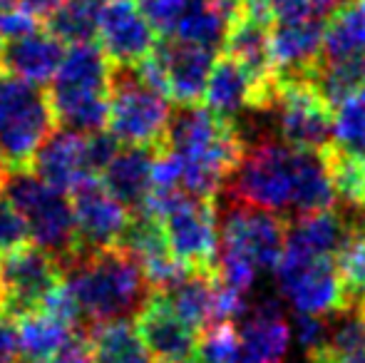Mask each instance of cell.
Wrapping results in <instances>:
<instances>
[{
  "label": "cell",
  "instance_id": "9a60e30c",
  "mask_svg": "<svg viewBox=\"0 0 365 363\" xmlns=\"http://www.w3.org/2000/svg\"><path fill=\"white\" fill-rule=\"evenodd\" d=\"M97 45L112 65H140L157 45V33L135 0H105L97 20Z\"/></svg>",
  "mask_w": 365,
  "mask_h": 363
},
{
  "label": "cell",
  "instance_id": "6da1fadb",
  "mask_svg": "<svg viewBox=\"0 0 365 363\" xmlns=\"http://www.w3.org/2000/svg\"><path fill=\"white\" fill-rule=\"evenodd\" d=\"M224 187L234 202L271 209L284 217L338 204L326 150L296 147L279 137H261L246 145Z\"/></svg>",
  "mask_w": 365,
  "mask_h": 363
},
{
  "label": "cell",
  "instance_id": "60d3db41",
  "mask_svg": "<svg viewBox=\"0 0 365 363\" xmlns=\"http://www.w3.org/2000/svg\"><path fill=\"white\" fill-rule=\"evenodd\" d=\"M18 5V0H0V13H5V10L15 8Z\"/></svg>",
  "mask_w": 365,
  "mask_h": 363
},
{
  "label": "cell",
  "instance_id": "277c9868",
  "mask_svg": "<svg viewBox=\"0 0 365 363\" xmlns=\"http://www.w3.org/2000/svg\"><path fill=\"white\" fill-rule=\"evenodd\" d=\"M110 75L112 63L95 40L70 45L50 80L53 85L48 95L55 120L65 130L80 135L105 130L110 112Z\"/></svg>",
  "mask_w": 365,
  "mask_h": 363
},
{
  "label": "cell",
  "instance_id": "4dcf8cb0",
  "mask_svg": "<svg viewBox=\"0 0 365 363\" xmlns=\"http://www.w3.org/2000/svg\"><path fill=\"white\" fill-rule=\"evenodd\" d=\"M197 359L202 363H241V339L234 321H217L199 331Z\"/></svg>",
  "mask_w": 365,
  "mask_h": 363
},
{
  "label": "cell",
  "instance_id": "8d00e7d4",
  "mask_svg": "<svg viewBox=\"0 0 365 363\" xmlns=\"http://www.w3.org/2000/svg\"><path fill=\"white\" fill-rule=\"evenodd\" d=\"M48 363H95L92 361V351H90V344H87L85 334L73 336Z\"/></svg>",
  "mask_w": 365,
  "mask_h": 363
},
{
  "label": "cell",
  "instance_id": "e0dca14e",
  "mask_svg": "<svg viewBox=\"0 0 365 363\" xmlns=\"http://www.w3.org/2000/svg\"><path fill=\"white\" fill-rule=\"evenodd\" d=\"M135 319L137 331L154 363H179L197 354L199 331L187 324L159 291H152Z\"/></svg>",
  "mask_w": 365,
  "mask_h": 363
},
{
  "label": "cell",
  "instance_id": "836d02e7",
  "mask_svg": "<svg viewBox=\"0 0 365 363\" xmlns=\"http://www.w3.org/2000/svg\"><path fill=\"white\" fill-rule=\"evenodd\" d=\"M326 331H328V316L318 314H293L291 321V334L298 349L306 356L316 354L323 344H326Z\"/></svg>",
  "mask_w": 365,
  "mask_h": 363
},
{
  "label": "cell",
  "instance_id": "d590c367",
  "mask_svg": "<svg viewBox=\"0 0 365 363\" xmlns=\"http://www.w3.org/2000/svg\"><path fill=\"white\" fill-rule=\"evenodd\" d=\"M40 25L43 23H40L38 18H33L30 13H25L20 5H15V8L0 13V35H3V40L25 35V33H30V30L40 28Z\"/></svg>",
  "mask_w": 365,
  "mask_h": 363
},
{
  "label": "cell",
  "instance_id": "7402d4cb",
  "mask_svg": "<svg viewBox=\"0 0 365 363\" xmlns=\"http://www.w3.org/2000/svg\"><path fill=\"white\" fill-rule=\"evenodd\" d=\"M229 58H234L246 73L261 85V88H271L274 80V58H271V25L261 23L256 18L241 13L234 23L229 25L224 48Z\"/></svg>",
  "mask_w": 365,
  "mask_h": 363
},
{
  "label": "cell",
  "instance_id": "ab89813d",
  "mask_svg": "<svg viewBox=\"0 0 365 363\" xmlns=\"http://www.w3.org/2000/svg\"><path fill=\"white\" fill-rule=\"evenodd\" d=\"M308 363H363V361H331V359H323V356H313V359H308Z\"/></svg>",
  "mask_w": 365,
  "mask_h": 363
},
{
  "label": "cell",
  "instance_id": "44dd1931",
  "mask_svg": "<svg viewBox=\"0 0 365 363\" xmlns=\"http://www.w3.org/2000/svg\"><path fill=\"white\" fill-rule=\"evenodd\" d=\"M154 155H157V147L125 145L122 150H117V155L110 160V165L102 170L100 182L130 212L147 209L149 199H152Z\"/></svg>",
  "mask_w": 365,
  "mask_h": 363
},
{
  "label": "cell",
  "instance_id": "f1b7e54d",
  "mask_svg": "<svg viewBox=\"0 0 365 363\" xmlns=\"http://www.w3.org/2000/svg\"><path fill=\"white\" fill-rule=\"evenodd\" d=\"M343 306H365V224H356L336 254Z\"/></svg>",
  "mask_w": 365,
  "mask_h": 363
},
{
  "label": "cell",
  "instance_id": "52a82bcc",
  "mask_svg": "<svg viewBox=\"0 0 365 363\" xmlns=\"http://www.w3.org/2000/svg\"><path fill=\"white\" fill-rule=\"evenodd\" d=\"M147 209L159 217L172 257L187 269L212 272L217 264L219 219L214 199L197 197L184 189L152 192Z\"/></svg>",
  "mask_w": 365,
  "mask_h": 363
},
{
  "label": "cell",
  "instance_id": "d6986e66",
  "mask_svg": "<svg viewBox=\"0 0 365 363\" xmlns=\"http://www.w3.org/2000/svg\"><path fill=\"white\" fill-rule=\"evenodd\" d=\"M323 28L326 23L313 18L276 20L271 25L274 80H301L311 75L321 58Z\"/></svg>",
  "mask_w": 365,
  "mask_h": 363
},
{
  "label": "cell",
  "instance_id": "f35d334b",
  "mask_svg": "<svg viewBox=\"0 0 365 363\" xmlns=\"http://www.w3.org/2000/svg\"><path fill=\"white\" fill-rule=\"evenodd\" d=\"M63 3L65 0H18L20 8H23L25 13L33 15V18H38L40 23H45V20H48Z\"/></svg>",
  "mask_w": 365,
  "mask_h": 363
},
{
  "label": "cell",
  "instance_id": "74e56055",
  "mask_svg": "<svg viewBox=\"0 0 365 363\" xmlns=\"http://www.w3.org/2000/svg\"><path fill=\"white\" fill-rule=\"evenodd\" d=\"M274 10L276 20H289V18H311L308 13V0H266ZM316 20V18H313ZM323 23V20H321Z\"/></svg>",
  "mask_w": 365,
  "mask_h": 363
},
{
  "label": "cell",
  "instance_id": "4316f807",
  "mask_svg": "<svg viewBox=\"0 0 365 363\" xmlns=\"http://www.w3.org/2000/svg\"><path fill=\"white\" fill-rule=\"evenodd\" d=\"M18 334L23 361L48 363L80 331H75L65 321L55 319L48 311H35V314L18 321Z\"/></svg>",
  "mask_w": 365,
  "mask_h": 363
},
{
  "label": "cell",
  "instance_id": "ee69618b",
  "mask_svg": "<svg viewBox=\"0 0 365 363\" xmlns=\"http://www.w3.org/2000/svg\"><path fill=\"white\" fill-rule=\"evenodd\" d=\"M179 363H202V361H199V359H194V356H192V359H187V361H179Z\"/></svg>",
  "mask_w": 365,
  "mask_h": 363
},
{
  "label": "cell",
  "instance_id": "7a4b0ae2",
  "mask_svg": "<svg viewBox=\"0 0 365 363\" xmlns=\"http://www.w3.org/2000/svg\"><path fill=\"white\" fill-rule=\"evenodd\" d=\"M164 150L179 162V189L214 199L246 150L239 125L207 105H177L164 135Z\"/></svg>",
  "mask_w": 365,
  "mask_h": 363
},
{
  "label": "cell",
  "instance_id": "603a6c76",
  "mask_svg": "<svg viewBox=\"0 0 365 363\" xmlns=\"http://www.w3.org/2000/svg\"><path fill=\"white\" fill-rule=\"evenodd\" d=\"M214 289H217V272L187 269L169 286L159 289L167 304L197 331L207 329L214 321Z\"/></svg>",
  "mask_w": 365,
  "mask_h": 363
},
{
  "label": "cell",
  "instance_id": "3957f363",
  "mask_svg": "<svg viewBox=\"0 0 365 363\" xmlns=\"http://www.w3.org/2000/svg\"><path fill=\"white\" fill-rule=\"evenodd\" d=\"M63 281L80 309L85 331L102 321L135 319L154 291L140 262L122 247L77 252L63 264Z\"/></svg>",
  "mask_w": 365,
  "mask_h": 363
},
{
  "label": "cell",
  "instance_id": "7c38bea8",
  "mask_svg": "<svg viewBox=\"0 0 365 363\" xmlns=\"http://www.w3.org/2000/svg\"><path fill=\"white\" fill-rule=\"evenodd\" d=\"M286 227L284 214L229 199L219 219L217 247L244 254L259 269H276L286 249Z\"/></svg>",
  "mask_w": 365,
  "mask_h": 363
},
{
  "label": "cell",
  "instance_id": "e575fe53",
  "mask_svg": "<svg viewBox=\"0 0 365 363\" xmlns=\"http://www.w3.org/2000/svg\"><path fill=\"white\" fill-rule=\"evenodd\" d=\"M20 334H18V321L0 311V363H20Z\"/></svg>",
  "mask_w": 365,
  "mask_h": 363
},
{
  "label": "cell",
  "instance_id": "30bf717a",
  "mask_svg": "<svg viewBox=\"0 0 365 363\" xmlns=\"http://www.w3.org/2000/svg\"><path fill=\"white\" fill-rule=\"evenodd\" d=\"M63 284V262L38 244H25L0 257V311L15 321L35 314Z\"/></svg>",
  "mask_w": 365,
  "mask_h": 363
},
{
  "label": "cell",
  "instance_id": "1f68e13d",
  "mask_svg": "<svg viewBox=\"0 0 365 363\" xmlns=\"http://www.w3.org/2000/svg\"><path fill=\"white\" fill-rule=\"evenodd\" d=\"M159 38H169L192 0H135Z\"/></svg>",
  "mask_w": 365,
  "mask_h": 363
},
{
  "label": "cell",
  "instance_id": "8992f818",
  "mask_svg": "<svg viewBox=\"0 0 365 363\" xmlns=\"http://www.w3.org/2000/svg\"><path fill=\"white\" fill-rule=\"evenodd\" d=\"M0 192L15 204L30 229L33 244L43 247L60 262L77 254V229L73 199L43 182L33 170H5Z\"/></svg>",
  "mask_w": 365,
  "mask_h": 363
},
{
  "label": "cell",
  "instance_id": "d6a6232c",
  "mask_svg": "<svg viewBox=\"0 0 365 363\" xmlns=\"http://www.w3.org/2000/svg\"><path fill=\"white\" fill-rule=\"evenodd\" d=\"M30 229L25 224L23 214L15 209V204L0 192V257L18 247L30 244Z\"/></svg>",
  "mask_w": 365,
  "mask_h": 363
},
{
  "label": "cell",
  "instance_id": "4fadbf2b",
  "mask_svg": "<svg viewBox=\"0 0 365 363\" xmlns=\"http://www.w3.org/2000/svg\"><path fill=\"white\" fill-rule=\"evenodd\" d=\"M77 252L117 247L130 224L132 212L117 202L100 180H87L73 189Z\"/></svg>",
  "mask_w": 365,
  "mask_h": 363
},
{
  "label": "cell",
  "instance_id": "d4e9b609",
  "mask_svg": "<svg viewBox=\"0 0 365 363\" xmlns=\"http://www.w3.org/2000/svg\"><path fill=\"white\" fill-rule=\"evenodd\" d=\"M365 58V0H348L328 18L323 28V63Z\"/></svg>",
  "mask_w": 365,
  "mask_h": 363
},
{
  "label": "cell",
  "instance_id": "ac0fdd59",
  "mask_svg": "<svg viewBox=\"0 0 365 363\" xmlns=\"http://www.w3.org/2000/svg\"><path fill=\"white\" fill-rule=\"evenodd\" d=\"M30 170L60 192H73L82 182L95 180L90 152H87V135L73 130H53L48 140L35 152Z\"/></svg>",
  "mask_w": 365,
  "mask_h": 363
},
{
  "label": "cell",
  "instance_id": "484cf974",
  "mask_svg": "<svg viewBox=\"0 0 365 363\" xmlns=\"http://www.w3.org/2000/svg\"><path fill=\"white\" fill-rule=\"evenodd\" d=\"M331 361H363L365 363V306H341L328 314L326 344L316 354Z\"/></svg>",
  "mask_w": 365,
  "mask_h": 363
},
{
  "label": "cell",
  "instance_id": "bcb514c9",
  "mask_svg": "<svg viewBox=\"0 0 365 363\" xmlns=\"http://www.w3.org/2000/svg\"><path fill=\"white\" fill-rule=\"evenodd\" d=\"M0 53H3V35H0Z\"/></svg>",
  "mask_w": 365,
  "mask_h": 363
},
{
  "label": "cell",
  "instance_id": "5bb4252c",
  "mask_svg": "<svg viewBox=\"0 0 365 363\" xmlns=\"http://www.w3.org/2000/svg\"><path fill=\"white\" fill-rule=\"evenodd\" d=\"M217 50L197 43H184L177 38L157 40L149 58L159 68L164 80V92L177 105H197L204 97L209 73L217 60Z\"/></svg>",
  "mask_w": 365,
  "mask_h": 363
},
{
  "label": "cell",
  "instance_id": "8fae6325",
  "mask_svg": "<svg viewBox=\"0 0 365 363\" xmlns=\"http://www.w3.org/2000/svg\"><path fill=\"white\" fill-rule=\"evenodd\" d=\"M274 272L281 299L293 314L328 316L343 306L336 257H311L284 249Z\"/></svg>",
  "mask_w": 365,
  "mask_h": 363
},
{
  "label": "cell",
  "instance_id": "9c48e42d",
  "mask_svg": "<svg viewBox=\"0 0 365 363\" xmlns=\"http://www.w3.org/2000/svg\"><path fill=\"white\" fill-rule=\"evenodd\" d=\"M266 115L274 122L276 137L308 150L333 145V107L318 95L308 78L276 80Z\"/></svg>",
  "mask_w": 365,
  "mask_h": 363
},
{
  "label": "cell",
  "instance_id": "f6af8a7d",
  "mask_svg": "<svg viewBox=\"0 0 365 363\" xmlns=\"http://www.w3.org/2000/svg\"><path fill=\"white\" fill-rule=\"evenodd\" d=\"M361 214L365 217V197H363V202H361Z\"/></svg>",
  "mask_w": 365,
  "mask_h": 363
},
{
  "label": "cell",
  "instance_id": "ffe728a7",
  "mask_svg": "<svg viewBox=\"0 0 365 363\" xmlns=\"http://www.w3.org/2000/svg\"><path fill=\"white\" fill-rule=\"evenodd\" d=\"M65 43L55 38L48 28H35L18 38L3 40L0 53V70L35 85H48L55 78L60 63L65 58Z\"/></svg>",
  "mask_w": 365,
  "mask_h": 363
},
{
  "label": "cell",
  "instance_id": "7bdbcfd3",
  "mask_svg": "<svg viewBox=\"0 0 365 363\" xmlns=\"http://www.w3.org/2000/svg\"><path fill=\"white\" fill-rule=\"evenodd\" d=\"M358 97H361V100L365 102V83L361 85V92H358Z\"/></svg>",
  "mask_w": 365,
  "mask_h": 363
},
{
  "label": "cell",
  "instance_id": "2e32d148",
  "mask_svg": "<svg viewBox=\"0 0 365 363\" xmlns=\"http://www.w3.org/2000/svg\"><path fill=\"white\" fill-rule=\"evenodd\" d=\"M241 363H284L291 349V321L279 296H264L246 306L239 326Z\"/></svg>",
  "mask_w": 365,
  "mask_h": 363
},
{
  "label": "cell",
  "instance_id": "cb8c5ba5",
  "mask_svg": "<svg viewBox=\"0 0 365 363\" xmlns=\"http://www.w3.org/2000/svg\"><path fill=\"white\" fill-rule=\"evenodd\" d=\"M85 339L95 363H154L132 319L92 324Z\"/></svg>",
  "mask_w": 365,
  "mask_h": 363
},
{
  "label": "cell",
  "instance_id": "83f0119b",
  "mask_svg": "<svg viewBox=\"0 0 365 363\" xmlns=\"http://www.w3.org/2000/svg\"><path fill=\"white\" fill-rule=\"evenodd\" d=\"M105 0H65L48 20L45 28L65 45L90 43L97 38V20Z\"/></svg>",
  "mask_w": 365,
  "mask_h": 363
},
{
  "label": "cell",
  "instance_id": "5b68a950",
  "mask_svg": "<svg viewBox=\"0 0 365 363\" xmlns=\"http://www.w3.org/2000/svg\"><path fill=\"white\" fill-rule=\"evenodd\" d=\"M55 122L53 102L43 85L0 70V162L5 170H30Z\"/></svg>",
  "mask_w": 365,
  "mask_h": 363
},
{
  "label": "cell",
  "instance_id": "b9f144b4",
  "mask_svg": "<svg viewBox=\"0 0 365 363\" xmlns=\"http://www.w3.org/2000/svg\"><path fill=\"white\" fill-rule=\"evenodd\" d=\"M3 180H5V167H3V162H0V189H3Z\"/></svg>",
  "mask_w": 365,
  "mask_h": 363
},
{
  "label": "cell",
  "instance_id": "f546056e",
  "mask_svg": "<svg viewBox=\"0 0 365 363\" xmlns=\"http://www.w3.org/2000/svg\"><path fill=\"white\" fill-rule=\"evenodd\" d=\"M333 150L365 160V102L361 97L333 107Z\"/></svg>",
  "mask_w": 365,
  "mask_h": 363
},
{
  "label": "cell",
  "instance_id": "ba28073f",
  "mask_svg": "<svg viewBox=\"0 0 365 363\" xmlns=\"http://www.w3.org/2000/svg\"><path fill=\"white\" fill-rule=\"evenodd\" d=\"M172 112V100L149 85L135 65H112L107 130L120 145L162 147Z\"/></svg>",
  "mask_w": 365,
  "mask_h": 363
},
{
  "label": "cell",
  "instance_id": "7dc6e473",
  "mask_svg": "<svg viewBox=\"0 0 365 363\" xmlns=\"http://www.w3.org/2000/svg\"><path fill=\"white\" fill-rule=\"evenodd\" d=\"M20 363H23V361H20ZM25 363H33V361H25Z\"/></svg>",
  "mask_w": 365,
  "mask_h": 363
}]
</instances>
